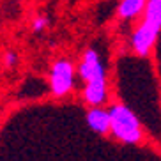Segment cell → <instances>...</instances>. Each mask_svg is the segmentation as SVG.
Wrapping results in <instances>:
<instances>
[{"label":"cell","mask_w":161,"mask_h":161,"mask_svg":"<svg viewBox=\"0 0 161 161\" xmlns=\"http://www.w3.org/2000/svg\"><path fill=\"white\" fill-rule=\"evenodd\" d=\"M48 25H50V18H48V16H44V14L36 16L34 21H32V32L34 34H41Z\"/></svg>","instance_id":"cell-7"},{"label":"cell","mask_w":161,"mask_h":161,"mask_svg":"<svg viewBox=\"0 0 161 161\" xmlns=\"http://www.w3.org/2000/svg\"><path fill=\"white\" fill-rule=\"evenodd\" d=\"M106 67L101 62L96 71L90 75L83 87V101L89 106H103L108 99V81H106Z\"/></svg>","instance_id":"cell-4"},{"label":"cell","mask_w":161,"mask_h":161,"mask_svg":"<svg viewBox=\"0 0 161 161\" xmlns=\"http://www.w3.org/2000/svg\"><path fill=\"white\" fill-rule=\"evenodd\" d=\"M76 67L69 58H58L50 67V90L55 97H64L75 89Z\"/></svg>","instance_id":"cell-3"},{"label":"cell","mask_w":161,"mask_h":161,"mask_svg":"<svg viewBox=\"0 0 161 161\" xmlns=\"http://www.w3.org/2000/svg\"><path fill=\"white\" fill-rule=\"evenodd\" d=\"M147 0H120L117 5V18L122 21H133L143 16Z\"/></svg>","instance_id":"cell-6"},{"label":"cell","mask_w":161,"mask_h":161,"mask_svg":"<svg viewBox=\"0 0 161 161\" xmlns=\"http://www.w3.org/2000/svg\"><path fill=\"white\" fill-rule=\"evenodd\" d=\"M87 126L96 135H101V136L110 135V128H112L110 112L103 106H90V110L87 112Z\"/></svg>","instance_id":"cell-5"},{"label":"cell","mask_w":161,"mask_h":161,"mask_svg":"<svg viewBox=\"0 0 161 161\" xmlns=\"http://www.w3.org/2000/svg\"><path fill=\"white\" fill-rule=\"evenodd\" d=\"M112 128L110 135L126 145H138L143 140V126L131 108L122 103H115L108 108Z\"/></svg>","instance_id":"cell-2"},{"label":"cell","mask_w":161,"mask_h":161,"mask_svg":"<svg viewBox=\"0 0 161 161\" xmlns=\"http://www.w3.org/2000/svg\"><path fill=\"white\" fill-rule=\"evenodd\" d=\"M16 62H18V55L14 52H5L4 53V64L7 67H14Z\"/></svg>","instance_id":"cell-8"},{"label":"cell","mask_w":161,"mask_h":161,"mask_svg":"<svg viewBox=\"0 0 161 161\" xmlns=\"http://www.w3.org/2000/svg\"><path fill=\"white\" fill-rule=\"evenodd\" d=\"M161 32V0H147L143 18L131 34L129 44L138 57H147L154 48Z\"/></svg>","instance_id":"cell-1"}]
</instances>
